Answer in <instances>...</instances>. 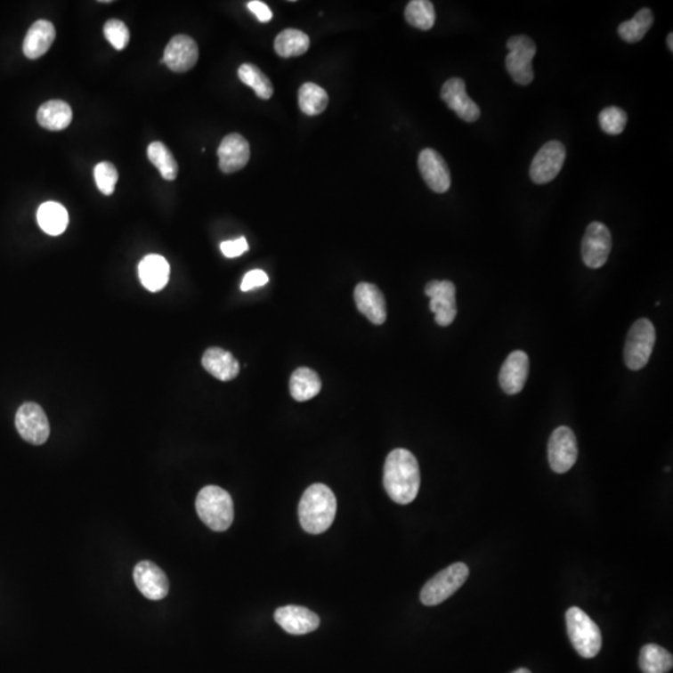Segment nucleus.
Returning <instances> with one entry per match:
<instances>
[{
	"mask_svg": "<svg viewBox=\"0 0 673 673\" xmlns=\"http://www.w3.org/2000/svg\"><path fill=\"white\" fill-rule=\"evenodd\" d=\"M383 484L386 494L397 504L407 505L417 498L420 470L417 458L407 449H394L386 457Z\"/></svg>",
	"mask_w": 673,
	"mask_h": 673,
	"instance_id": "f257e3e1",
	"label": "nucleus"
},
{
	"mask_svg": "<svg viewBox=\"0 0 673 673\" xmlns=\"http://www.w3.org/2000/svg\"><path fill=\"white\" fill-rule=\"evenodd\" d=\"M336 513V495L328 486L313 484L305 489L298 507L299 522L304 531L322 534L335 522Z\"/></svg>",
	"mask_w": 673,
	"mask_h": 673,
	"instance_id": "f03ea898",
	"label": "nucleus"
},
{
	"mask_svg": "<svg viewBox=\"0 0 673 673\" xmlns=\"http://www.w3.org/2000/svg\"><path fill=\"white\" fill-rule=\"evenodd\" d=\"M196 511L199 519L214 531H226L232 525L235 510L232 498L216 485L202 488L196 498Z\"/></svg>",
	"mask_w": 673,
	"mask_h": 673,
	"instance_id": "7ed1b4c3",
	"label": "nucleus"
},
{
	"mask_svg": "<svg viewBox=\"0 0 673 673\" xmlns=\"http://www.w3.org/2000/svg\"><path fill=\"white\" fill-rule=\"evenodd\" d=\"M565 619L567 635L576 653L584 659L597 656L603 646V636L596 623L579 607H570Z\"/></svg>",
	"mask_w": 673,
	"mask_h": 673,
	"instance_id": "20e7f679",
	"label": "nucleus"
},
{
	"mask_svg": "<svg viewBox=\"0 0 673 673\" xmlns=\"http://www.w3.org/2000/svg\"><path fill=\"white\" fill-rule=\"evenodd\" d=\"M656 343V329L650 320L641 318L632 324L626 338L625 358L626 366L631 370H640L646 366L653 354Z\"/></svg>",
	"mask_w": 673,
	"mask_h": 673,
	"instance_id": "39448f33",
	"label": "nucleus"
},
{
	"mask_svg": "<svg viewBox=\"0 0 673 673\" xmlns=\"http://www.w3.org/2000/svg\"><path fill=\"white\" fill-rule=\"evenodd\" d=\"M469 578V567L463 563L453 564L436 573L429 580L420 592V601L426 606H435L444 603L451 595L459 590Z\"/></svg>",
	"mask_w": 673,
	"mask_h": 673,
	"instance_id": "423d86ee",
	"label": "nucleus"
},
{
	"mask_svg": "<svg viewBox=\"0 0 673 673\" xmlns=\"http://www.w3.org/2000/svg\"><path fill=\"white\" fill-rule=\"evenodd\" d=\"M509 54L505 59L507 73L519 85H529L534 80L532 59L536 54V45L531 37L526 36H511L507 40Z\"/></svg>",
	"mask_w": 673,
	"mask_h": 673,
	"instance_id": "0eeeda50",
	"label": "nucleus"
},
{
	"mask_svg": "<svg viewBox=\"0 0 673 673\" xmlns=\"http://www.w3.org/2000/svg\"><path fill=\"white\" fill-rule=\"evenodd\" d=\"M579 449L575 433L569 426L554 430L547 444L548 464L555 473L569 472L578 460Z\"/></svg>",
	"mask_w": 673,
	"mask_h": 673,
	"instance_id": "6e6552de",
	"label": "nucleus"
},
{
	"mask_svg": "<svg viewBox=\"0 0 673 673\" xmlns=\"http://www.w3.org/2000/svg\"><path fill=\"white\" fill-rule=\"evenodd\" d=\"M15 426L25 442L33 445H42L48 441L50 424L43 408L36 403H25L19 408L15 416Z\"/></svg>",
	"mask_w": 673,
	"mask_h": 673,
	"instance_id": "1a4fd4ad",
	"label": "nucleus"
},
{
	"mask_svg": "<svg viewBox=\"0 0 673 673\" xmlns=\"http://www.w3.org/2000/svg\"><path fill=\"white\" fill-rule=\"evenodd\" d=\"M430 298V311L435 314V322L442 327L450 326L457 317V288L450 280H430L426 286Z\"/></svg>",
	"mask_w": 673,
	"mask_h": 673,
	"instance_id": "9d476101",
	"label": "nucleus"
},
{
	"mask_svg": "<svg viewBox=\"0 0 673 673\" xmlns=\"http://www.w3.org/2000/svg\"><path fill=\"white\" fill-rule=\"evenodd\" d=\"M566 158V149L559 142H548L545 143L530 167V177L538 185L550 182L559 174Z\"/></svg>",
	"mask_w": 673,
	"mask_h": 673,
	"instance_id": "9b49d317",
	"label": "nucleus"
},
{
	"mask_svg": "<svg viewBox=\"0 0 673 673\" xmlns=\"http://www.w3.org/2000/svg\"><path fill=\"white\" fill-rule=\"evenodd\" d=\"M612 247L610 230L601 223H592L582 239L581 254L586 266L601 268L609 260Z\"/></svg>",
	"mask_w": 673,
	"mask_h": 673,
	"instance_id": "f8f14e48",
	"label": "nucleus"
},
{
	"mask_svg": "<svg viewBox=\"0 0 673 673\" xmlns=\"http://www.w3.org/2000/svg\"><path fill=\"white\" fill-rule=\"evenodd\" d=\"M133 576L136 588L149 600L158 601L167 596L170 584L166 573L152 561H140L134 567Z\"/></svg>",
	"mask_w": 673,
	"mask_h": 673,
	"instance_id": "ddd939ff",
	"label": "nucleus"
},
{
	"mask_svg": "<svg viewBox=\"0 0 673 673\" xmlns=\"http://www.w3.org/2000/svg\"><path fill=\"white\" fill-rule=\"evenodd\" d=\"M420 174L430 190L436 193H444L450 189V170L442 156L434 149H424L418 158Z\"/></svg>",
	"mask_w": 673,
	"mask_h": 673,
	"instance_id": "4468645a",
	"label": "nucleus"
},
{
	"mask_svg": "<svg viewBox=\"0 0 673 673\" xmlns=\"http://www.w3.org/2000/svg\"><path fill=\"white\" fill-rule=\"evenodd\" d=\"M441 96L442 101L461 120L466 121V123H475L476 120H479V106L467 95L466 83L463 79L451 77V79L445 81L442 87Z\"/></svg>",
	"mask_w": 673,
	"mask_h": 673,
	"instance_id": "2eb2a0df",
	"label": "nucleus"
},
{
	"mask_svg": "<svg viewBox=\"0 0 673 673\" xmlns=\"http://www.w3.org/2000/svg\"><path fill=\"white\" fill-rule=\"evenodd\" d=\"M198 61V44L191 36L180 34L168 42L161 62H165L174 73H186L195 67Z\"/></svg>",
	"mask_w": 673,
	"mask_h": 673,
	"instance_id": "dca6fc26",
	"label": "nucleus"
},
{
	"mask_svg": "<svg viewBox=\"0 0 673 673\" xmlns=\"http://www.w3.org/2000/svg\"><path fill=\"white\" fill-rule=\"evenodd\" d=\"M217 155L221 171L223 174H233L247 165L251 150L247 140L235 133L223 137Z\"/></svg>",
	"mask_w": 673,
	"mask_h": 673,
	"instance_id": "f3484780",
	"label": "nucleus"
},
{
	"mask_svg": "<svg viewBox=\"0 0 673 673\" xmlns=\"http://www.w3.org/2000/svg\"><path fill=\"white\" fill-rule=\"evenodd\" d=\"M274 621L288 634L297 636L316 631L320 626V617L313 611L295 604L277 609L274 612Z\"/></svg>",
	"mask_w": 673,
	"mask_h": 673,
	"instance_id": "a211bd4d",
	"label": "nucleus"
},
{
	"mask_svg": "<svg viewBox=\"0 0 673 673\" xmlns=\"http://www.w3.org/2000/svg\"><path fill=\"white\" fill-rule=\"evenodd\" d=\"M529 363L525 352L515 351L507 355L499 374V383L507 394L514 395L523 391L529 376Z\"/></svg>",
	"mask_w": 673,
	"mask_h": 673,
	"instance_id": "6ab92c4d",
	"label": "nucleus"
},
{
	"mask_svg": "<svg viewBox=\"0 0 673 673\" xmlns=\"http://www.w3.org/2000/svg\"><path fill=\"white\" fill-rule=\"evenodd\" d=\"M354 301L358 310L374 324H383L386 320L385 296L376 285L361 282L354 289Z\"/></svg>",
	"mask_w": 673,
	"mask_h": 673,
	"instance_id": "aec40b11",
	"label": "nucleus"
},
{
	"mask_svg": "<svg viewBox=\"0 0 673 673\" xmlns=\"http://www.w3.org/2000/svg\"><path fill=\"white\" fill-rule=\"evenodd\" d=\"M202 366L215 378L229 382L235 379L239 373V364L230 352L223 348L212 347L205 352Z\"/></svg>",
	"mask_w": 673,
	"mask_h": 673,
	"instance_id": "412c9836",
	"label": "nucleus"
},
{
	"mask_svg": "<svg viewBox=\"0 0 673 673\" xmlns=\"http://www.w3.org/2000/svg\"><path fill=\"white\" fill-rule=\"evenodd\" d=\"M55 27L48 20H37L28 30L23 43V53L27 58L37 59L45 54L54 43Z\"/></svg>",
	"mask_w": 673,
	"mask_h": 673,
	"instance_id": "4be33fe9",
	"label": "nucleus"
},
{
	"mask_svg": "<svg viewBox=\"0 0 673 673\" xmlns=\"http://www.w3.org/2000/svg\"><path fill=\"white\" fill-rule=\"evenodd\" d=\"M139 276L146 289L151 292L161 291L167 285L170 266L162 255H149L140 262Z\"/></svg>",
	"mask_w": 673,
	"mask_h": 673,
	"instance_id": "5701e85b",
	"label": "nucleus"
},
{
	"mask_svg": "<svg viewBox=\"0 0 673 673\" xmlns=\"http://www.w3.org/2000/svg\"><path fill=\"white\" fill-rule=\"evenodd\" d=\"M37 123L44 129L61 131L67 129L73 120V110L68 102L62 100H50L44 102L37 110Z\"/></svg>",
	"mask_w": 673,
	"mask_h": 673,
	"instance_id": "b1692460",
	"label": "nucleus"
},
{
	"mask_svg": "<svg viewBox=\"0 0 673 673\" xmlns=\"http://www.w3.org/2000/svg\"><path fill=\"white\" fill-rule=\"evenodd\" d=\"M322 389L320 376L310 368L301 367L293 372L289 380V392L297 401H310Z\"/></svg>",
	"mask_w": 673,
	"mask_h": 673,
	"instance_id": "393cba45",
	"label": "nucleus"
},
{
	"mask_svg": "<svg viewBox=\"0 0 673 673\" xmlns=\"http://www.w3.org/2000/svg\"><path fill=\"white\" fill-rule=\"evenodd\" d=\"M37 223L44 232L50 236H59L67 230L69 216L67 208L58 202H45L37 210Z\"/></svg>",
	"mask_w": 673,
	"mask_h": 673,
	"instance_id": "a878e982",
	"label": "nucleus"
},
{
	"mask_svg": "<svg viewBox=\"0 0 673 673\" xmlns=\"http://www.w3.org/2000/svg\"><path fill=\"white\" fill-rule=\"evenodd\" d=\"M310 36L298 29H286L280 31L274 39V52L282 58L301 56L310 49Z\"/></svg>",
	"mask_w": 673,
	"mask_h": 673,
	"instance_id": "bb28decb",
	"label": "nucleus"
},
{
	"mask_svg": "<svg viewBox=\"0 0 673 673\" xmlns=\"http://www.w3.org/2000/svg\"><path fill=\"white\" fill-rule=\"evenodd\" d=\"M638 662L644 673H669L672 669L673 657L659 645L648 644L642 647Z\"/></svg>",
	"mask_w": 673,
	"mask_h": 673,
	"instance_id": "cd10ccee",
	"label": "nucleus"
},
{
	"mask_svg": "<svg viewBox=\"0 0 673 673\" xmlns=\"http://www.w3.org/2000/svg\"><path fill=\"white\" fill-rule=\"evenodd\" d=\"M329 98L326 90L317 84L305 83L299 87L298 105L301 111L308 117L322 114L328 105Z\"/></svg>",
	"mask_w": 673,
	"mask_h": 673,
	"instance_id": "c85d7f7f",
	"label": "nucleus"
},
{
	"mask_svg": "<svg viewBox=\"0 0 673 673\" xmlns=\"http://www.w3.org/2000/svg\"><path fill=\"white\" fill-rule=\"evenodd\" d=\"M653 24V14L651 9L644 8L634 15V18L620 24L619 36L629 44L640 42L646 36Z\"/></svg>",
	"mask_w": 673,
	"mask_h": 673,
	"instance_id": "c756f323",
	"label": "nucleus"
},
{
	"mask_svg": "<svg viewBox=\"0 0 673 673\" xmlns=\"http://www.w3.org/2000/svg\"><path fill=\"white\" fill-rule=\"evenodd\" d=\"M149 160L160 171L162 179L174 181L179 174V165L174 160L173 152L168 150L165 143L151 142L148 148Z\"/></svg>",
	"mask_w": 673,
	"mask_h": 673,
	"instance_id": "7c9ffc66",
	"label": "nucleus"
},
{
	"mask_svg": "<svg viewBox=\"0 0 673 673\" xmlns=\"http://www.w3.org/2000/svg\"><path fill=\"white\" fill-rule=\"evenodd\" d=\"M405 20L420 30H429L435 24V9L429 0H411L404 12Z\"/></svg>",
	"mask_w": 673,
	"mask_h": 673,
	"instance_id": "2f4dec72",
	"label": "nucleus"
},
{
	"mask_svg": "<svg viewBox=\"0 0 673 673\" xmlns=\"http://www.w3.org/2000/svg\"><path fill=\"white\" fill-rule=\"evenodd\" d=\"M239 77L246 85L255 90V95L260 99L268 100L272 98L273 85L267 75L262 73L260 69L254 64H242L239 69Z\"/></svg>",
	"mask_w": 673,
	"mask_h": 673,
	"instance_id": "473e14b6",
	"label": "nucleus"
},
{
	"mask_svg": "<svg viewBox=\"0 0 673 673\" xmlns=\"http://www.w3.org/2000/svg\"><path fill=\"white\" fill-rule=\"evenodd\" d=\"M598 123L604 133L620 135L628 125V114L617 106H609L598 115Z\"/></svg>",
	"mask_w": 673,
	"mask_h": 673,
	"instance_id": "72a5a7b5",
	"label": "nucleus"
},
{
	"mask_svg": "<svg viewBox=\"0 0 673 673\" xmlns=\"http://www.w3.org/2000/svg\"><path fill=\"white\" fill-rule=\"evenodd\" d=\"M93 179H95L99 191L106 196H110L115 191L118 179L117 167L110 162H100L93 168Z\"/></svg>",
	"mask_w": 673,
	"mask_h": 673,
	"instance_id": "f704fd0d",
	"label": "nucleus"
},
{
	"mask_svg": "<svg viewBox=\"0 0 673 673\" xmlns=\"http://www.w3.org/2000/svg\"><path fill=\"white\" fill-rule=\"evenodd\" d=\"M104 34L108 42L117 50L126 48L130 42V31L118 19H110L104 25Z\"/></svg>",
	"mask_w": 673,
	"mask_h": 673,
	"instance_id": "c9c22d12",
	"label": "nucleus"
},
{
	"mask_svg": "<svg viewBox=\"0 0 673 673\" xmlns=\"http://www.w3.org/2000/svg\"><path fill=\"white\" fill-rule=\"evenodd\" d=\"M268 280H270V279H268L267 273L264 272V271H249V272L246 273L245 277H243L241 289L243 292L251 291V289L257 288V287L267 285Z\"/></svg>",
	"mask_w": 673,
	"mask_h": 673,
	"instance_id": "e433bc0d",
	"label": "nucleus"
},
{
	"mask_svg": "<svg viewBox=\"0 0 673 673\" xmlns=\"http://www.w3.org/2000/svg\"><path fill=\"white\" fill-rule=\"evenodd\" d=\"M248 243L246 241L245 237H239V239H232V241L221 243V251L229 258L239 257L246 251H248Z\"/></svg>",
	"mask_w": 673,
	"mask_h": 673,
	"instance_id": "4c0bfd02",
	"label": "nucleus"
},
{
	"mask_svg": "<svg viewBox=\"0 0 673 673\" xmlns=\"http://www.w3.org/2000/svg\"><path fill=\"white\" fill-rule=\"evenodd\" d=\"M247 8L254 12L255 18H257L261 23H268V21L273 17L272 12L268 8V5L264 4V2H260V0H252V2H248Z\"/></svg>",
	"mask_w": 673,
	"mask_h": 673,
	"instance_id": "58836bf2",
	"label": "nucleus"
},
{
	"mask_svg": "<svg viewBox=\"0 0 673 673\" xmlns=\"http://www.w3.org/2000/svg\"><path fill=\"white\" fill-rule=\"evenodd\" d=\"M667 45H669V52H673V34L669 33L667 36Z\"/></svg>",
	"mask_w": 673,
	"mask_h": 673,
	"instance_id": "ea45409f",
	"label": "nucleus"
},
{
	"mask_svg": "<svg viewBox=\"0 0 673 673\" xmlns=\"http://www.w3.org/2000/svg\"><path fill=\"white\" fill-rule=\"evenodd\" d=\"M513 673H531V672H530L528 669H516V671H514Z\"/></svg>",
	"mask_w": 673,
	"mask_h": 673,
	"instance_id": "a19ab883",
	"label": "nucleus"
}]
</instances>
